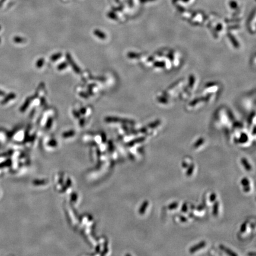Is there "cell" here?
I'll return each instance as SVG.
<instances>
[{
  "mask_svg": "<svg viewBox=\"0 0 256 256\" xmlns=\"http://www.w3.org/2000/svg\"><path fill=\"white\" fill-rule=\"evenodd\" d=\"M66 58H67V59L68 60V62L70 63V65H71V67H73V71H74L76 73H81L80 69H79V68L78 67V65H76L75 63L74 62V61H73V58H71V55H70V53H67V54H66Z\"/></svg>",
  "mask_w": 256,
  "mask_h": 256,
  "instance_id": "obj_1",
  "label": "cell"
},
{
  "mask_svg": "<svg viewBox=\"0 0 256 256\" xmlns=\"http://www.w3.org/2000/svg\"><path fill=\"white\" fill-rule=\"evenodd\" d=\"M206 241H201L200 243H199L198 244H197L194 245V246H193V247H191L189 249V253L191 254L194 253L196 252L197 251H198V250H199L202 249V248L205 247L206 246Z\"/></svg>",
  "mask_w": 256,
  "mask_h": 256,
  "instance_id": "obj_2",
  "label": "cell"
},
{
  "mask_svg": "<svg viewBox=\"0 0 256 256\" xmlns=\"http://www.w3.org/2000/svg\"><path fill=\"white\" fill-rule=\"evenodd\" d=\"M219 248L221 250L224 251L225 253H226L227 254H228V255H229L231 256H238V254H237V253H234V251H233L232 250H231L229 249V248L226 247H225V246H223V245H220Z\"/></svg>",
  "mask_w": 256,
  "mask_h": 256,
  "instance_id": "obj_3",
  "label": "cell"
},
{
  "mask_svg": "<svg viewBox=\"0 0 256 256\" xmlns=\"http://www.w3.org/2000/svg\"><path fill=\"white\" fill-rule=\"evenodd\" d=\"M241 163L243 164V165H244V167L245 169H246V170H247V171H250V170L252 169V167L251 166L250 164L248 162V161H247V159L244 158H241Z\"/></svg>",
  "mask_w": 256,
  "mask_h": 256,
  "instance_id": "obj_4",
  "label": "cell"
},
{
  "mask_svg": "<svg viewBox=\"0 0 256 256\" xmlns=\"http://www.w3.org/2000/svg\"><path fill=\"white\" fill-rule=\"evenodd\" d=\"M148 205H149V202L148 200H145L144 201L143 203H142L141 206L140 207V209H139V214L141 215H144V213H145V211H146V208H148Z\"/></svg>",
  "mask_w": 256,
  "mask_h": 256,
  "instance_id": "obj_5",
  "label": "cell"
},
{
  "mask_svg": "<svg viewBox=\"0 0 256 256\" xmlns=\"http://www.w3.org/2000/svg\"><path fill=\"white\" fill-rule=\"evenodd\" d=\"M16 94H15L14 93H10V94H8L5 98H4V100L1 102V104H2V105H5V104L7 103V102H8L11 100L14 99V98L16 97Z\"/></svg>",
  "mask_w": 256,
  "mask_h": 256,
  "instance_id": "obj_6",
  "label": "cell"
},
{
  "mask_svg": "<svg viewBox=\"0 0 256 256\" xmlns=\"http://www.w3.org/2000/svg\"><path fill=\"white\" fill-rule=\"evenodd\" d=\"M215 203L213 205V209H212V214L213 215L215 216V217H217L218 214L219 212V202H214Z\"/></svg>",
  "mask_w": 256,
  "mask_h": 256,
  "instance_id": "obj_7",
  "label": "cell"
},
{
  "mask_svg": "<svg viewBox=\"0 0 256 256\" xmlns=\"http://www.w3.org/2000/svg\"><path fill=\"white\" fill-rule=\"evenodd\" d=\"M31 100H32V98H28V99H27L26 100V102H24V103L23 104V105L21 107V108H20L21 111H24L26 110L27 109V108L28 107L29 105H30V102H31Z\"/></svg>",
  "mask_w": 256,
  "mask_h": 256,
  "instance_id": "obj_8",
  "label": "cell"
},
{
  "mask_svg": "<svg viewBox=\"0 0 256 256\" xmlns=\"http://www.w3.org/2000/svg\"><path fill=\"white\" fill-rule=\"evenodd\" d=\"M94 34L96 35V36L99 37L100 39H105L106 38V35L101 31H99V30H95L94 32Z\"/></svg>",
  "mask_w": 256,
  "mask_h": 256,
  "instance_id": "obj_9",
  "label": "cell"
},
{
  "mask_svg": "<svg viewBox=\"0 0 256 256\" xmlns=\"http://www.w3.org/2000/svg\"><path fill=\"white\" fill-rule=\"evenodd\" d=\"M194 168V165L193 164H191L190 165V166L188 167L187 171V172H186V176H187V177H190V176H191V174H192L193 173Z\"/></svg>",
  "mask_w": 256,
  "mask_h": 256,
  "instance_id": "obj_10",
  "label": "cell"
},
{
  "mask_svg": "<svg viewBox=\"0 0 256 256\" xmlns=\"http://www.w3.org/2000/svg\"><path fill=\"white\" fill-rule=\"evenodd\" d=\"M204 141H205V140H204V139H203V138L199 139L198 140H197V141L195 142V144L193 145V147L195 148H198L199 146H200V145H202V144H203Z\"/></svg>",
  "mask_w": 256,
  "mask_h": 256,
  "instance_id": "obj_11",
  "label": "cell"
},
{
  "mask_svg": "<svg viewBox=\"0 0 256 256\" xmlns=\"http://www.w3.org/2000/svg\"><path fill=\"white\" fill-rule=\"evenodd\" d=\"M178 206H179V203L177 202H174L170 204L169 206H168V208L169 210H173L176 209L178 207Z\"/></svg>",
  "mask_w": 256,
  "mask_h": 256,
  "instance_id": "obj_12",
  "label": "cell"
},
{
  "mask_svg": "<svg viewBox=\"0 0 256 256\" xmlns=\"http://www.w3.org/2000/svg\"><path fill=\"white\" fill-rule=\"evenodd\" d=\"M61 56H62V53H55V54L53 55L52 56L50 57V59H51V61H55L57 60V59H59V58L61 57Z\"/></svg>",
  "mask_w": 256,
  "mask_h": 256,
  "instance_id": "obj_13",
  "label": "cell"
},
{
  "mask_svg": "<svg viewBox=\"0 0 256 256\" xmlns=\"http://www.w3.org/2000/svg\"><path fill=\"white\" fill-rule=\"evenodd\" d=\"M241 184L243 185L244 187L247 186V185H250V181L247 178L244 177L242 179L241 181Z\"/></svg>",
  "mask_w": 256,
  "mask_h": 256,
  "instance_id": "obj_14",
  "label": "cell"
},
{
  "mask_svg": "<svg viewBox=\"0 0 256 256\" xmlns=\"http://www.w3.org/2000/svg\"><path fill=\"white\" fill-rule=\"evenodd\" d=\"M44 59H43V58H40V59H39L36 62V67L37 68H41V67H42L43 65L44 64Z\"/></svg>",
  "mask_w": 256,
  "mask_h": 256,
  "instance_id": "obj_15",
  "label": "cell"
},
{
  "mask_svg": "<svg viewBox=\"0 0 256 256\" xmlns=\"http://www.w3.org/2000/svg\"><path fill=\"white\" fill-rule=\"evenodd\" d=\"M247 222H244L243 224L241 225V226H240L241 232L244 233V232H246V231L247 229Z\"/></svg>",
  "mask_w": 256,
  "mask_h": 256,
  "instance_id": "obj_16",
  "label": "cell"
},
{
  "mask_svg": "<svg viewBox=\"0 0 256 256\" xmlns=\"http://www.w3.org/2000/svg\"><path fill=\"white\" fill-rule=\"evenodd\" d=\"M216 199H217V194L215 193H212V194H211L209 197V200L211 202H214L216 200Z\"/></svg>",
  "mask_w": 256,
  "mask_h": 256,
  "instance_id": "obj_17",
  "label": "cell"
},
{
  "mask_svg": "<svg viewBox=\"0 0 256 256\" xmlns=\"http://www.w3.org/2000/svg\"><path fill=\"white\" fill-rule=\"evenodd\" d=\"M247 140H248L247 136H246V135H244V136H243V135L241 136V138L240 139V140H239V142H240V143H245V142H246Z\"/></svg>",
  "mask_w": 256,
  "mask_h": 256,
  "instance_id": "obj_18",
  "label": "cell"
},
{
  "mask_svg": "<svg viewBox=\"0 0 256 256\" xmlns=\"http://www.w3.org/2000/svg\"><path fill=\"white\" fill-rule=\"evenodd\" d=\"M67 65H68V64H67L66 62H64V63H62V64H61L60 65H59V66H58V69L59 70H64V69H65L66 67H67Z\"/></svg>",
  "mask_w": 256,
  "mask_h": 256,
  "instance_id": "obj_19",
  "label": "cell"
},
{
  "mask_svg": "<svg viewBox=\"0 0 256 256\" xmlns=\"http://www.w3.org/2000/svg\"><path fill=\"white\" fill-rule=\"evenodd\" d=\"M14 41H15L16 43H22L24 41V39L23 38L19 37H16L14 38Z\"/></svg>",
  "mask_w": 256,
  "mask_h": 256,
  "instance_id": "obj_20",
  "label": "cell"
},
{
  "mask_svg": "<svg viewBox=\"0 0 256 256\" xmlns=\"http://www.w3.org/2000/svg\"><path fill=\"white\" fill-rule=\"evenodd\" d=\"M182 211L183 212H186L187 211V205L186 203H183L182 208Z\"/></svg>",
  "mask_w": 256,
  "mask_h": 256,
  "instance_id": "obj_21",
  "label": "cell"
},
{
  "mask_svg": "<svg viewBox=\"0 0 256 256\" xmlns=\"http://www.w3.org/2000/svg\"><path fill=\"white\" fill-rule=\"evenodd\" d=\"M244 191L246 193H248L251 190V187H250V185H247V186H244Z\"/></svg>",
  "mask_w": 256,
  "mask_h": 256,
  "instance_id": "obj_22",
  "label": "cell"
},
{
  "mask_svg": "<svg viewBox=\"0 0 256 256\" xmlns=\"http://www.w3.org/2000/svg\"><path fill=\"white\" fill-rule=\"evenodd\" d=\"M180 219L182 220V222H185V221H187V219L185 217H184V216H181L180 218Z\"/></svg>",
  "mask_w": 256,
  "mask_h": 256,
  "instance_id": "obj_23",
  "label": "cell"
},
{
  "mask_svg": "<svg viewBox=\"0 0 256 256\" xmlns=\"http://www.w3.org/2000/svg\"><path fill=\"white\" fill-rule=\"evenodd\" d=\"M188 166V164L186 162L184 161V162H182V167H183V168H187Z\"/></svg>",
  "mask_w": 256,
  "mask_h": 256,
  "instance_id": "obj_24",
  "label": "cell"
},
{
  "mask_svg": "<svg viewBox=\"0 0 256 256\" xmlns=\"http://www.w3.org/2000/svg\"><path fill=\"white\" fill-rule=\"evenodd\" d=\"M203 209V207L202 206V205H200V206H199L198 207H197V211H202V210Z\"/></svg>",
  "mask_w": 256,
  "mask_h": 256,
  "instance_id": "obj_25",
  "label": "cell"
},
{
  "mask_svg": "<svg viewBox=\"0 0 256 256\" xmlns=\"http://www.w3.org/2000/svg\"><path fill=\"white\" fill-rule=\"evenodd\" d=\"M5 96V93H4V92L1 91V90H0V96Z\"/></svg>",
  "mask_w": 256,
  "mask_h": 256,
  "instance_id": "obj_26",
  "label": "cell"
},
{
  "mask_svg": "<svg viewBox=\"0 0 256 256\" xmlns=\"http://www.w3.org/2000/svg\"><path fill=\"white\" fill-rule=\"evenodd\" d=\"M248 256H255L256 254L255 253H248Z\"/></svg>",
  "mask_w": 256,
  "mask_h": 256,
  "instance_id": "obj_27",
  "label": "cell"
}]
</instances>
